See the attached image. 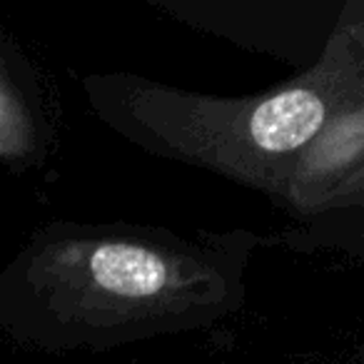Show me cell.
<instances>
[{
  "instance_id": "obj_1",
  "label": "cell",
  "mask_w": 364,
  "mask_h": 364,
  "mask_svg": "<svg viewBox=\"0 0 364 364\" xmlns=\"http://www.w3.org/2000/svg\"><path fill=\"white\" fill-rule=\"evenodd\" d=\"M242 235L53 223L0 272V334L43 352H102L213 327L242 297Z\"/></svg>"
},
{
  "instance_id": "obj_3",
  "label": "cell",
  "mask_w": 364,
  "mask_h": 364,
  "mask_svg": "<svg viewBox=\"0 0 364 364\" xmlns=\"http://www.w3.org/2000/svg\"><path fill=\"white\" fill-rule=\"evenodd\" d=\"M50 140L36 85L23 80L18 65L0 50V167L26 170L43 160Z\"/></svg>"
},
{
  "instance_id": "obj_2",
  "label": "cell",
  "mask_w": 364,
  "mask_h": 364,
  "mask_svg": "<svg viewBox=\"0 0 364 364\" xmlns=\"http://www.w3.org/2000/svg\"><path fill=\"white\" fill-rule=\"evenodd\" d=\"M342 63L264 95L190 92L137 75H92L90 105L120 135L167 160L279 193L289 167L317 140L342 100Z\"/></svg>"
}]
</instances>
